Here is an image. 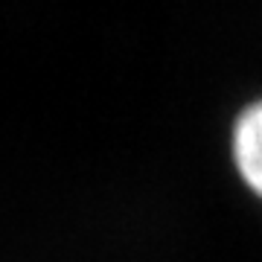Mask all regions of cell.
<instances>
[{
    "label": "cell",
    "mask_w": 262,
    "mask_h": 262,
    "mask_svg": "<svg viewBox=\"0 0 262 262\" xmlns=\"http://www.w3.org/2000/svg\"><path fill=\"white\" fill-rule=\"evenodd\" d=\"M230 158L242 184L262 201V99L236 117L230 131Z\"/></svg>",
    "instance_id": "1"
}]
</instances>
